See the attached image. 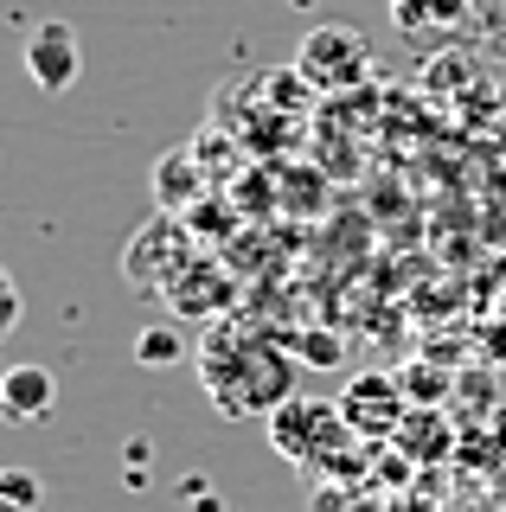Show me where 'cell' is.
I'll return each mask as SVG.
<instances>
[{"label": "cell", "mask_w": 506, "mask_h": 512, "mask_svg": "<svg viewBox=\"0 0 506 512\" xmlns=\"http://www.w3.org/2000/svg\"><path fill=\"white\" fill-rule=\"evenodd\" d=\"M295 346L237 320H212L199 340V384L218 416H270L295 397Z\"/></svg>", "instance_id": "cell-1"}, {"label": "cell", "mask_w": 506, "mask_h": 512, "mask_svg": "<svg viewBox=\"0 0 506 512\" xmlns=\"http://www.w3.org/2000/svg\"><path fill=\"white\" fill-rule=\"evenodd\" d=\"M270 448L295 468H327L334 480H366V455H359L353 423L327 397H289L270 410Z\"/></svg>", "instance_id": "cell-2"}, {"label": "cell", "mask_w": 506, "mask_h": 512, "mask_svg": "<svg viewBox=\"0 0 506 512\" xmlns=\"http://www.w3.org/2000/svg\"><path fill=\"white\" fill-rule=\"evenodd\" d=\"M295 71L308 77L321 96H340L353 84H366L372 71V45L359 26H314L302 45H295Z\"/></svg>", "instance_id": "cell-3"}, {"label": "cell", "mask_w": 506, "mask_h": 512, "mask_svg": "<svg viewBox=\"0 0 506 512\" xmlns=\"http://www.w3.org/2000/svg\"><path fill=\"white\" fill-rule=\"evenodd\" d=\"M334 404H340L346 423H353V436H359V442H385V436H398L404 416H410V404H404V378H391V372H353Z\"/></svg>", "instance_id": "cell-4"}, {"label": "cell", "mask_w": 506, "mask_h": 512, "mask_svg": "<svg viewBox=\"0 0 506 512\" xmlns=\"http://www.w3.org/2000/svg\"><path fill=\"white\" fill-rule=\"evenodd\" d=\"M20 64L26 77L45 90V96H65L77 77H84V45H77V26L71 20H39L20 45Z\"/></svg>", "instance_id": "cell-5"}, {"label": "cell", "mask_w": 506, "mask_h": 512, "mask_svg": "<svg viewBox=\"0 0 506 512\" xmlns=\"http://www.w3.org/2000/svg\"><path fill=\"white\" fill-rule=\"evenodd\" d=\"M161 301H167L173 314H186V320H225V308H231V276L212 263V256H186V263L167 276Z\"/></svg>", "instance_id": "cell-6"}, {"label": "cell", "mask_w": 506, "mask_h": 512, "mask_svg": "<svg viewBox=\"0 0 506 512\" xmlns=\"http://www.w3.org/2000/svg\"><path fill=\"white\" fill-rule=\"evenodd\" d=\"M173 237H180V224H173V212L148 218V224H141V231L129 237V250H122V276H129V282L141 288V295H161V288H167V276L186 263Z\"/></svg>", "instance_id": "cell-7"}, {"label": "cell", "mask_w": 506, "mask_h": 512, "mask_svg": "<svg viewBox=\"0 0 506 512\" xmlns=\"http://www.w3.org/2000/svg\"><path fill=\"white\" fill-rule=\"evenodd\" d=\"M0 391H7V416H0V423H45V416L58 410V378L45 372L39 359L13 365V372L0 378Z\"/></svg>", "instance_id": "cell-8"}, {"label": "cell", "mask_w": 506, "mask_h": 512, "mask_svg": "<svg viewBox=\"0 0 506 512\" xmlns=\"http://www.w3.org/2000/svg\"><path fill=\"white\" fill-rule=\"evenodd\" d=\"M193 192H199V167H193V154L173 148L154 167V199H161V212H193Z\"/></svg>", "instance_id": "cell-9"}, {"label": "cell", "mask_w": 506, "mask_h": 512, "mask_svg": "<svg viewBox=\"0 0 506 512\" xmlns=\"http://www.w3.org/2000/svg\"><path fill=\"white\" fill-rule=\"evenodd\" d=\"M391 20L404 32H442V26L468 20V0H391Z\"/></svg>", "instance_id": "cell-10"}, {"label": "cell", "mask_w": 506, "mask_h": 512, "mask_svg": "<svg viewBox=\"0 0 506 512\" xmlns=\"http://www.w3.org/2000/svg\"><path fill=\"white\" fill-rule=\"evenodd\" d=\"M180 359H186V340H180V327L154 320V327H141V333H135V365H141V372H173Z\"/></svg>", "instance_id": "cell-11"}, {"label": "cell", "mask_w": 506, "mask_h": 512, "mask_svg": "<svg viewBox=\"0 0 506 512\" xmlns=\"http://www.w3.org/2000/svg\"><path fill=\"white\" fill-rule=\"evenodd\" d=\"M398 448L410 461H430V455H449V423L436 410H410L404 429H398Z\"/></svg>", "instance_id": "cell-12"}, {"label": "cell", "mask_w": 506, "mask_h": 512, "mask_svg": "<svg viewBox=\"0 0 506 512\" xmlns=\"http://www.w3.org/2000/svg\"><path fill=\"white\" fill-rule=\"evenodd\" d=\"M276 199H289V212L314 218V212H321V199H327V180L314 167H282L276 173Z\"/></svg>", "instance_id": "cell-13"}, {"label": "cell", "mask_w": 506, "mask_h": 512, "mask_svg": "<svg viewBox=\"0 0 506 512\" xmlns=\"http://www.w3.org/2000/svg\"><path fill=\"white\" fill-rule=\"evenodd\" d=\"M0 512H45V480L33 468H0Z\"/></svg>", "instance_id": "cell-14"}, {"label": "cell", "mask_w": 506, "mask_h": 512, "mask_svg": "<svg viewBox=\"0 0 506 512\" xmlns=\"http://www.w3.org/2000/svg\"><path fill=\"white\" fill-rule=\"evenodd\" d=\"M295 359L314 365V372H334V365L346 359V346H340V333H321V327H308L302 340H295Z\"/></svg>", "instance_id": "cell-15"}, {"label": "cell", "mask_w": 506, "mask_h": 512, "mask_svg": "<svg viewBox=\"0 0 506 512\" xmlns=\"http://www.w3.org/2000/svg\"><path fill=\"white\" fill-rule=\"evenodd\" d=\"M404 391L417 397V410H436V397L449 391V378L442 372H404Z\"/></svg>", "instance_id": "cell-16"}, {"label": "cell", "mask_w": 506, "mask_h": 512, "mask_svg": "<svg viewBox=\"0 0 506 512\" xmlns=\"http://www.w3.org/2000/svg\"><path fill=\"white\" fill-rule=\"evenodd\" d=\"M20 327V288H0V340Z\"/></svg>", "instance_id": "cell-17"}, {"label": "cell", "mask_w": 506, "mask_h": 512, "mask_svg": "<svg viewBox=\"0 0 506 512\" xmlns=\"http://www.w3.org/2000/svg\"><path fill=\"white\" fill-rule=\"evenodd\" d=\"M346 512H391V500H378V493H353Z\"/></svg>", "instance_id": "cell-18"}, {"label": "cell", "mask_w": 506, "mask_h": 512, "mask_svg": "<svg viewBox=\"0 0 506 512\" xmlns=\"http://www.w3.org/2000/svg\"><path fill=\"white\" fill-rule=\"evenodd\" d=\"M391 512H436L430 500H391Z\"/></svg>", "instance_id": "cell-19"}, {"label": "cell", "mask_w": 506, "mask_h": 512, "mask_svg": "<svg viewBox=\"0 0 506 512\" xmlns=\"http://www.w3.org/2000/svg\"><path fill=\"white\" fill-rule=\"evenodd\" d=\"M0 288H13V276H7V269H0Z\"/></svg>", "instance_id": "cell-20"}, {"label": "cell", "mask_w": 506, "mask_h": 512, "mask_svg": "<svg viewBox=\"0 0 506 512\" xmlns=\"http://www.w3.org/2000/svg\"><path fill=\"white\" fill-rule=\"evenodd\" d=\"M0 416H7V391H0Z\"/></svg>", "instance_id": "cell-21"}]
</instances>
